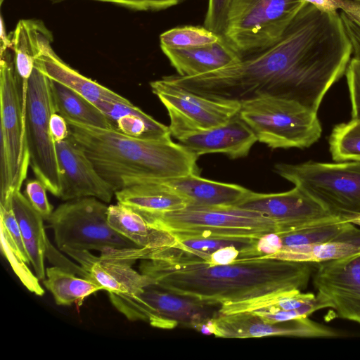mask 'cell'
Instances as JSON below:
<instances>
[{
    "mask_svg": "<svg viewBox=\"0 0 360 360\" xmlns=\"http://www.w3.org/2000/svg\"><path fill=\"white\" fill-rule=\"evenodd\" d=\"M344 68L342 48L334 33L313 11L302 8L269 47L210 72L163 79L214 100L240 103L270 96L294 101L317 112Z\"/></svg>",
    "mask_w": 360,
    "mask_h": 360,
    "instance_id": "1",
    "label": "cell"
},
{
    "mask_svg": "<svg viewBox=\"0 0 360 360\" xmlns=\"http://www.w3.org/2000/svg\"><path fill=\"white\" fill-rule=\"evenodd\" d=\"M140 272L155 285L178 295L221 306L220 314L295 290H303L312 274L311 263L257 257L218 264L199 260L143 259Z\"/></svg>",
    "mask_w": 360,
    "mask_h": 360,
    "instance_id": "2",
    "label": "cell"
},
{
    "mask_svg": "<svg viewBox=\"0 0 360 360\" xmlns=\"http://www.w3.org/2000/svg\"><path fill=\"white\" fill-rule=\"evenodd\" d=\"M70 134L115 191L150 181L199 174L198 156L171 137L152 139L66 120Z\"/></svg>",
    "mask_w": 360,
    "mask_h": 360,
    "instance_id": "3",
    "label": "cell"
},
{
    "mask_svg": "<svg viewBox=\"0 0 360 360\" xmlns=\"http://www.w3.org/2000/svg\"><path fill=\"white\" fill-rule=\"evenodd\" d=\"M0 112V205H8L13 193L20 191L30 166L21 87L11 49L1 55Z\"/></svg>",
    "mask_w": 360,
    "mask_h": 360,
    "instance_id": "4",
    "label": "cell"
},
{
    "mask_svg": "<svg viewBox=\"0 0 360 360\" xmlns=\"http://www.w3.org/2000/svg\"><path fill=\"white\" fill-rule=\"evenodd\" d=\"M274 170L333 217L349 222L360 217V162L278 163Z\"/></svg>",
    "mask_w": 360,
    "mask_h": 360,
    "instance_id": "5",
    "label": "cell"
},
{
    "mask_svg": "<svg viewBox=\"0 0 360 360\" xmlns=\"http://www.w3.org/2000/svg\"><path fill=\"white\" fill-rule=\"evenodd\" d=\"M240 104V117L271 148H306L321 136L317 112L294 101L261 96Z\"/></svg>",
    "mask_w": 360,
    "mask_h": 360,
    "instance_id": "6",
    "label": "cell"
},
{
    "mask_svg": "<svg viewBox=\"0 0 360 360\" xmlns=\"http://www.w3.org/2000/svg\"><path fill=\"white\" fill-rule=\"evenodd\" d=\"M175 237L223 236L261 238L278 233L274 221L252 210L231 206L187 205L148 221Z\"/></svg>",
    "mask_w": 360,
    "mask_h": 360,
    "instance_id": "7",
    "label": "cell"
},
{
    "mask_svg": "<svg viewBox=\"0 0 360 360\" xmlns=\"http://www.w3.org/2000/svg\"><path fill=\"white\" fill-rule=\"evenodd\" d=\"M108 206L95 198H81L60 204L47 220L58 249L98 250L140 248L109 224Z\"/></svg>",
    "mask_w": 360,
    "mask_h": 360,
    "instance_id": "8",
    "label": "cell"
},
{
    "mask_svg": "<svg viewBox=\"0 0 360 360\" xmlns=\"http://www.w3.org/2000/svg\"><path fill=\"white\" fill-rule=\"evenodd\" d=\"M304 0H231L224 37L240 57L276 43Z\"/></svg>",
    "mask_w": 360,
    "mask_h": 360,
    "instance_id": "9",
    "label": "cell"
},
{
    "mask_svg": "<svg viewBox=\"0 0 360 360\" xmlns=\"http://www.w3.org/2000/svg\"><path fill=\"white\" fill-rule=\"evenodd\" d=\"M108 295L114 307L129 321H146L162 329L182 326L200 332L220 314L221 307L155 285H148L134 295Z\"/></svg>",
    "mask_w": 360,
    "mask_h": 360,
    "instance_id": "10",
    "label": "cell"
},
{
    "mask_svg": "<svg viewBox=\"0 0 360 360\" xmlns=\"http://www.w3.org/2000/svg\"><path fill=\"white\" fill-rule=\"evenodd\" d=\"M51 80L35 65L27 85L25 107V140L30 165L36 178L53 195L61 193L60 172L56 142L49 128L51 115L56 112Z\"/></svg>",
    "mask_w": 360,
    "mask_h": 360,
    "instance_id": "11",
    "label": "cell"
},
{
    "mask_svg": "<svg viewBox=\"0 0 360 360\" xmlns=\"http://www.w3.org/2000/svg\"><path fill=\"white\" fill-rule=\"evenodd\" d=\"M151 90L167 110L171 135L180 137L229 122L239 113L237 101L204 97L161 78L150 83Z\"/></svg>",
    "mask_w": 360,
    "mask_h": 360,
    "instance_id": "12",
    "label": "cell"
},
{
    "mask_svg": "<svg viewBox=\"0 0 360 360\" xmlns=\"http://www.w3.org/2000/svg\"><path fill=\"white\" fill-rule=\"evenodd\" d=\"M235 206L266 216L275 222L278 233L339 219L297 186L276 193H259L250 190Z\"/></svg>",
    "mask_w": 360,
    "mask_h": 360,
    "instance_id": "13",
    "label": "cell"
},
{
    "mask_svg": "<svg viewBox=\"0 0 360 360\" xmlns=\"http://www.w3.org/2000/svg\"><path fill=\"white\" fill-rule=\"evenodd\" d=\"M312 281L336 317L360 324V251L319 263Z\"/></svg>",
    "mask_w": 360,
    "mask_h": 360,
    "instance_id": "14",
    "label": "cell"
},
{
    "mask_svg": "<svg viewBox=\"0 0 360 360\" xmlns=\"http://www.w3.org/2000/svg\"><path fill=\"white\" fill-rule=\"evenodd\" d=\"M213 335L224 338H251L270 336L333 338V329L303 317L287 321H268L250 311L219 314L213 320Z\"/></svg>",
    "mask_w": 360,
    "mask_h": 360,
    "instance_id": "15",
    "label": "cell"
},
{
    "mask_svg": "<svg viewBox=\"0 0 360 360\" xmlns=\"http://www.w3.org/2000/svg\"><path fill=\"white\" fill-rule=\"evenodd\" d=\"M56 147L61 179L60 198L67 201L91 197L110 202L115 190L96 171L70 134L63 141H56Z\"/></svg>",
    "mask_w": 360,
    "mask_h": 360,
    "instance_id": "16",
    "label": "cell"
},
{
    "mask_svg": "<svg viewBox=\"0 0 360 360\" xmlns=\"http://www.w3.org/2000/svg\"><path fill=\"white\" fill-rule=\"evenodd\" d=\"M177 140L198 157L221 153L231 158L247 156L257 141L252 130L238 114L225 124L192 131Z\"/></svg>",
    "mask_w": 360,
    "mask_h": 360,
    "instance_id": "17",
    "label": "cell"
},
{
    "mask_svg": "<svg viewBox=\"0 0 360 360\" xmlns=\"http://www.w3.org/2000/svg\"><path fill=\"white\" fill-rule=\"evenodd\" d=\"M52 33L42 41L40 53L34 65L50 79L57 82L80 94L95 105L103 101L130 102L98 82L82 75L65 63L51 46Z\"/></svg>",
    "mask_w": 360,
    "mask_h": 360,
    "instance_id": "18",
    "label": "cell"
},
{
    "mask_svg": "<svg viewBox=\"0 0 360 360\" xmlns=\"http://www.w3.org/2000/svg\"><path fill=\"white\" fill-rule=\"evenodd\" d=\"M150 181H157L166 186L186 200L188 205L200 206L236 205L250 191L238 184L204 179L199 174Z\"/></svg>",
    "mask_w": 360,
    "mask_h": 360,
    "instance_id": "19",
    "label": "cell"
},
{
    "mask_svg": "<svg viewBox=\"0 0 360 360\" xmlns=\"http://www.w3.org/2000/svg\"><path fill=\"white\" fill-rule=\"evenodd\" d=\"M164 54L181 77H193L238 63L239 53L221 37L216 43L198 48H162Z\"/></svg>",
    "mask_w": 360,
    "mask_h": 360,
    "instance_id": "20",
    "label": "cell"
},
{
    "mask_svg": "<svg viewBox=\"0 0 360 360\" xmlns=\"http://www.w3.org/2000/svg\"><path fill=\"white\" fill-rule=\"evenodd\" d=\"M131 264L129 261L91 254L82 266L89 272L90 278L108 293L134 295L148 285H155L150 277L138 272Z\"/></svg>",
    "mask_w": 360,
    "mask_h": 360,
    "instance_id": "21",
    "label": "cell"
},
{
    "mask_svg": "<svg viewBox=\"0 0 360 360\" xmlns=\"http://www.w3.org/2000/svg\"><path fill=\"white\" fill-rule=\"evenodd\" d=\"M115 196L118 203L137 212L147 221L188 205L186 200L157 181L124 188L117 191Z\"/></svg>",
    "mask_w": 360,
    "mask_h": 360,
    "instance_id": "22",
    "label": "cell"
},
{
    "mask_svg": "<svg viewBox=\"0 0 360 360\" xmlns=\"http://www.w3.org/2000/svg\"><path fill=\"white\" fill-rule=\"evenodd\" d=\"M11 205L35 275L39 280H44L46 275L44 258L49 243L44 229V219L20 191L13 193Z\"/></svg>",
    "mask_w": 360,
    "mask_h": 360,
    "instance_id": "23",
    "label": "cell"
},
{
    "mask_svg": "<svg viewBox=\"0 0 360 360\" xmlns=\"http://www.w3.org/2000/svg\"><path fill=\"white\" fill-rule=\"evenodd\" d=\"M108 219L117 232L140 248H164L177 243L172 233L151 224L137 212L118 202L108 206Z\"/></svg>",
    "mask_w": 360,
    "mask_h": 360,
    "instance_id": "24",
    "label": "cell"
},
{
    "mask_svg": "<svg viewBox=\"0 0 360 360\" xmlns=\"http://www.w3.org/2000/svg\"><path fill=\"white\" fill-rule=\"evenodd\" d=\"M96 106L115 129L134 137L158 139L171 137L169 127L145 113L131 102L103 101Z\"/></svg>",
    "mask_w": 360,
    "mask_h": 360,
    "instance_id": "25",
    "label": "cell"
},
{
    "mask_svg": "<svg viewBox=\"0 0 360 360\" xmlns=\"http://www.w3.org/2000/svg\"><path fill=\"white\" fill-rule=\"evenodd\" d=\"M329 308L326 300L317 294L291 291L252 305L250 311L273 323L309 317L314 312Z\"/></svg>",
    "mask_w": 360,
    "mask_h": 360,
    "instance_id": "26",
    "label": "cell"
},
{
    "mask_svg": "<svg viewBox=\"0 0 360 360\" xmlns=\"http://www.w3.org/2000/svg\"><path fill=\"white\" fill-rule=\"evenodd\" d=\"M51 32L40 20L22 19L11 33L13 63L21 83L27 84L34 68L42 41Z\"/></svg>",
    "mask_w": 360,
    "mask_h": 360,
    "instance_id": "27",
    "label": "cell"
},
{
    "mask_svg": "<svg viewBox=\"0 0 360 360\" xmlns=\"http://www.w3.org/2000/svg\"><path fill=\"white\" fill-rule=\"evenodd\" d=\"M51 89L56 112L65 120L96 127L115 129L103 112L75 91L53 80Z\"/></svg>",
    "mask_w": 360,
    "mask_h": 360,
    "instance_id": "28",
    "label": "cell"
},
{
    "mask_svg": "<svg viewBox=\"0 0 360 360\" xmlns=\"http://www.w3.org/2000/svg\"><path fill=\"white\" fill-rule=\"evenodd\" d=\"M360 251V236L320 243L282 246L269 258L307 263H322Z\"/></svg>",
    "mask_w": 360,
    "mask_h": 360,
    "instance_id": "29",
    "label": "cell"
},
{
    "mask_svg": "<svg viewBox=\"0 0 360 360\" xmlns=\"http://www.w3.org/2000/svg\"><path fill=\"white\" fill-rule=\"evenodd\" d=\"M46 276L43 284L51 292L58 305L81 304L88 296L103 290L93 280L77 277L58 266L46 268Z\"/></svg>",
    "mask_w": 360,
    "mask_h": 360,
    "instance_id": "30",
    "label": "cell"
},
{
    "mask_svg": "<svg viewBox=\"0 0 360 360\" xmlns=\"http://www.w3.org/2000/svg\"><path fill=\"white\" fill-rule=\"evenodd\" d=\"M276 233L281 248L351 239L360 236V229L352 222L334 219Z\"/></svg>",
    "mask_w": 360,
    "mask_h": 360,
    "instance_id": "31",
    "label": "cell"
},
{
    "mask_svg": "<svg viewBox=\"0 0 360 360\" xmlns=\"http://www.w3.org/2000/svg\"><path fill=\"white\" fill-rule=\"evenodd\" d=\"M329 150L336 162H360V120L352 118L334 127L329 137Z\"/></svg>",
    "mask_w": 360,
    "mask_h": 360,
    "instance_id": "32",
    "label": "cell"
},
{
    "mask_svg": "<svg viewBox=\"0 0 360 360\" xmlns=\"http://www.w3.org/2000/svg\"><path fill=\"white\" fill-rule=\"evenodd\" d=\"M221 37L205 27L186 25L162 33L160 44L161 49H193L213 44Z\"/></svg>",
    "mask_w": 360,
    "mask_h": 360,
    "instance_id": "33",
    "label": "cell"
},
{
    "mask_svg": "<svg viewBox=\"0 0 360 360\" xmlns=\"http://www.w3.org/2000/svg\"><path fill=\"white\" fill-rule=\"evenodd\" d=\"M1 250L2 254L7 258L13 271L23 283L25 287L31 292L41 296L44 290L39 284V279L31 271L21 252L6 231L4 226L0 224Z\"/></svg>",
    "mask_w": 360,
    "mask_h": 360,
    "instance_id": "34",
    "label": "cell"
},
{
    "mask_svg": "<svg viewBox=\"0 0 360 360\" xmlns=\"http://www.w3.org/2000/svg\"><path fill=\"white\" fill-rule=\"evenodd\" d=\"M231 0H208L204 27L224 37Z\"/></svg>",
    "mask_w": 360,
    "mask_h": 360,
    "instance_id": "35",
    "label": "cell"
},
{
    "mask_svg": "<svg viewBox=\"0 0 360 360\" xmlns=\"http://www.w3.org/2000/svg\"><path fill=\"white\" fill-rule=\"evenodd\" d=\"M46 191L45 185L37 179L26 182L25 195L44 220H48L53 211V206L49 202Z\"/></svg>",
    "mask_w": 360,
    "mask_h": 360,
    "instance_id": "36",
    "label": "cell"
},
{
    "mask_svg": "<svg viewBox=\"0 0 360 360\" xmlns=\"http://www.w3.org/2000/svg\"><path fill=\"white\" fill-rule=\"evenodd\" d=\"M57 4L69 0H50ZM110 3L128 9L140 11H160L176 6L184 0H89Z\"/></svg>",
    "mask_w": 360,
    "mask_h": 360,
    "instance_id": "37",
    "label": "cell"
},
{
    "mask_svg": "<svg viewBox=\"0 0 360 360\" xmlns=\"http://www.w3.org/2000/svg\"><path fill=\"white\" fill-rule=\"evenodd\" d=\"M345 75L352 105V118L360 120V60L353 58Z\"/></svg>",
    "mask_w": 360,
    "mask_h": 360,
    "instance_id": "38",
    "label": "cell"
},
{
    "mask_svg": "<svg viewBox=\"0 0 360 360\" xmlns=\"http://www.w3.org/2000/svg\"><path fill=\"white\" fill-rule=\"evenodd\" d=\"M0 224L4 226L26 261L30 264V262L23 243L19 224L11 205H0Z\"/></svg>",
    "mask_w": 360,
    "mask_h": 360,
    "instance_id": "39",
    "label": "cell"
},
{
    "mask_svg": "<svg viewBox=\"0 0 360 360\" xmlns=\"http://www.w3.org/2000/svg\"><path fill=\"white\" fill-rule=\"evenodd\" d=\"M344 27L352 46L354 58L360 60V20L342 11L340 13Z\"/></svg>",
    "mask_w": 360,
    "mask_h": 360,
    "instance_id": "40",
    "label": "cell"
},
{
    "mask_svg": "<svg viewBox=\"0 0 360 360\" xmlns=\"http://www.w3.org/2000/svg\"><path fill=\"white\" fill-rule=\"evenodd\" d=\"M51 136L56 141H63L70 135V129L65 119L57 112H53L49 120Z\"/></svg>",
    "mask_w": 360,
    "mask_h": 360,
    "instance_id": "41",
    "label": "cell"
},
{
    "mask_svg": "<svg viewBox=\"0 0 360 360\" xmlns=\"http://www.w3.org/2000/svg\"><path fill=\"white\" fill-rule=\"evenodd\" d=\"M1 49L0 56L2 55L6 50L11 49L12 40L11 33L7 34L6 25L4 23L3 16L1 15Z\"/></svg>",
    "mask_w": 360,
    "mask_h": 360,
    "instance_id": "42",
    "label": "cell"
},
{
    "mask_svg": "<svg viewBox=\"0 0 360 360\" xmlns=\"http://www.w3.org/2000/svg\"><path fill=\"white\" fill-rule=\"evenodd\" d=\"M354 225L360 226V217L351 221Z\"/></svg>",
    "mask_w": 360,
    "mask_h": 360,
    "instance_id": "43",
    "label": "cell"
},
{
    "mask_svg": "<svg viewBox=\"0 0 360 360\" xmlns=\"http://www.w3.org/2000/svg\"><path fill=\"white\" fill-rule=\"evenodd\" d=\"M354 1H358V2H360V0H354Z\"/></svg>",
    "mask_w": 360,
    "mask_h": 360,
    "instance_id": "44",
    "label": "cell"
}]
</instances>
